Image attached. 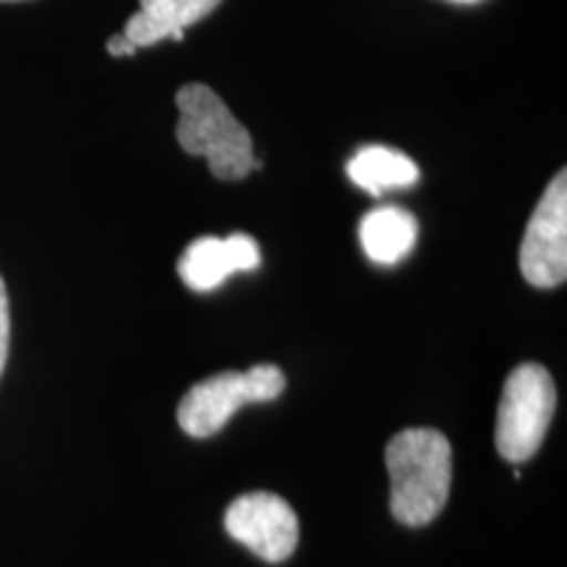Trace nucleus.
Instances as JSON below:
<instances>
[{
    "instance_id": "f257e3e1",
    "label": "nucleus",
    "mask_w": 567,
    "mask_h": 567,
    "mask_svg": "<svg viewBox=\"0 0 567 567\" xmlns=\"http://www.w3.org/2000/svg\"><path fill=\"white\" fill-rule=\"evenodd\" d=\"M392 515L402 526H429L452 488V444L436 429L400 431L386 444Z\"/></svg>"
},
{
    "instance_id": "f03ea898",
    "label": "nucleus",
    "mask_w": 567,
    "mask_h": 567,
    "mask_svg": "<svg viewBox=\"0 0 567 567\" xmlns=\"http://www.w3.org/2000/svg\"><path fill=\"white\" fill-rule=\"evenodd\" d=\"M176 140L182 151L208 158L216 179L237 182L264 168V161L255 158L250 132L208 84H184L176 92Z\"/></svg>"
},
{
    "instance_id": "7ed1b4c3",
    "label": "nucleus",
    "mask_w": 567,
    "mask_h": 567,
    "mask_svg": "<svg viewBox=\"0 0 567 567\" xmlns=\"http://www.w3.org/2000/svg\"><path fill=\"white\" fill-rule=\"evenodd\" d=\"M557 408V389L549 371L523 363L507 375L496 413V452L507 463H526L547 436Z\"/></svg>"
},
{
    "instance_id": "20e7f679",
    "label": "nucleus",
    "mask_w": 567,
    "mask_h": 567,
    "mask_svg": "<svg viewBox=\"0 0 567 567\" xmlns=\"http://www.w3.org/2000/svg\"><path fill=\"white\" fill-rule=\"evenodd\" d=\"M287 389V375L279 365L264 363L250 371H226L200 381L182 396L176 408L184 434L195 439H208L221 431L239 408L255 402H271Z\"/></svg>"
},
{
    "instance_id": "39448f33",
    "label": "nucleus",
    "mask_w": 567,
    "mask_h": 567,
    "mask_svg": "<svg viewBox=\"0 0 567 567\" xmlns=\"http://www.w3.org/2000/svg\"><path fill=\"white\" fill-rule=\"evenodd\" d=\"M520 274L530 287L555 289L567 279V174L544 189L520 243Z\"/></svg>"
},
{
    "instance_id": "423d86ee",
    "label": "nucleus",
    "mask_w": 567,
    "mask_h": 567,
    "mask_svg": "<svg viewBox=\"0 0 567 567\" xmlns=\"http://www.w3.org/2000/svg\"><path fill=\"white\" fill-rule=\"evenodd\" d=\"M224 526L234 542L245 544L266 563H284L300 542V520L287 499L271 492L237 496L224 515Z\"/></svg>"
},
{
    "instance_id": "0eeeda50",
    "label": "nucleus",
    "mask_w": 567,
    "mask_h": 567,
    "mask_svg": "<svg viewBox=\"0 0 567 567\" xmlns=\"http://www.w3.org/2000/svg\"><path fill=\"white\" fill-rule=\"evenodd\" d=\"M260 266V247L250 234L229 237H200L182 252L176 271L193 292H210L221 287L231 274L255 271Z\"/></svg>"
},
{
    "instance_id": "6e6552de",
    "label": "nucleus",
    "mask_w": 567,
    "mask_h": 567,
    "mask_svg": "<svg viewBox=\"0 0 567 567\" xmlns=\"http://www.w3.org/2000/svg\"><path fill=\"white\" fill-rule=\"evenodd\" d=\"M221 6V0H140L124 27V38L134 48H151L161 40H184V30L197 24Z\"/></svg>"
},
{
    "instance_id": "1a4fd4ad",
    "label": "nucleus",
    "mask_w": 567,
    "mask_h": 567,
    "mask_svg": "<svg viewBox=\"0 0 567 567\" xmlns=\"http://www.w3.org/2000/svg\"><path fill=\"white\" fill-rule=\"evenodd\" d=\"M417 221L400 205H381L365 213L360 221V245L368 258L379 266H394L405 260L415 247Z\"/></svg>"
},
{
    "instance_id": "9d476101",
    "label": "nucleus",
    "mask_w": 567,
    "mask_h": 567,
    "mask_svg": "<svg viewBox=\"0 0 567 567\" xmlns=\"http://www.w3.org/2000/svg\"><path fill=\"white\" fill-rule=\"evenodd\" d=\"M347 176H350L360 189H365L368 195L381 197L389 193V189H400L415 184L421 172H417L413 158L394 151V147L365 145L352 155L350 163H347Z\"/></svg>"
},
{
    "instance_id": "9b49d317",
    "label": "nucleus",
    "mask_w": 567,
    "mask_h": 567,
    "mask_svg": "<svg viewBox=\"0 0 567 567\" xmlns=\"http://www.w3.org/2000/svg\"><path fill=\"white\" fill-rule=\"evenodd\" d=\"M9 344H11V308H9V289H6L3 276H0V375L9 363Z\"/></svg>"
},
{
    "instance_id": "f8f14e48",
    "label": "nucleus",
    "mask_w": 567,
    "mask_h": 567,
    "mask_svg": "<svg viewBox=\"0 0 567 567\" xmlns=\"http://www.w3.org/2000/svg\"><path fill=\"white\" fill-rule=\"evenodd\" d=\"M105 48H109V53L116 55V59H122V55H134V53H137V48H134L132 42L124 38V34H113V38L109 40V45H105Z\"/></svg>"
},
{
    "instance_id": "ddd939ff",
    "label": "nucleus",
    "mask_w": 567,
    "mask_h": 567,
    "mask_svg": "<svg viewBox=\"0 0 567 567\" xmlns=\"http://www.w3.org/2000/svg\"><path fill=\"white\" fill-rule=\"evenodd\" d=\"M450 3H463V6H471V3H481V0H450Z\"/></svg>"
},
{
    "instance_id": "4468645a",
    "label": "nucleus",
    "mask_w": 567,
    "mask_h": 567,
    "mask_svg": "<svg viewBox=\"0 0 567 567\" xmlns=\"http://www.w3.org/2000/svg\"><path fill=\"white\" fill-rule=\"evenodd\" d=\"M0 3H17V0H0Z\"/></svg>"
}]
</instances>
